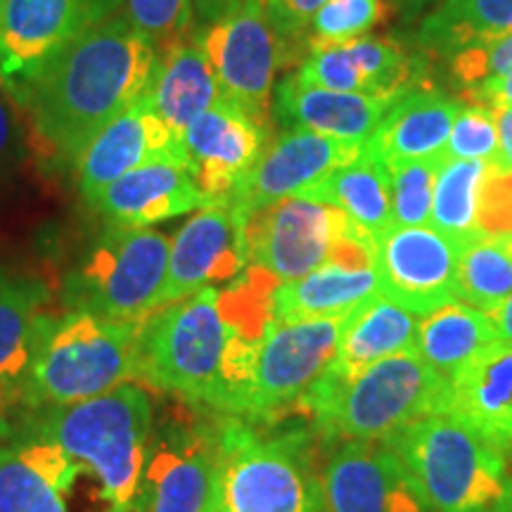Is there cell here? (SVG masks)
<instances>
[{
  "label": "cell",
  "instance_id": "cell-1",
  "mask_svg": "<svg viewBox=\"0 0 512 512\" xmlns=\"http://www.w3.org/2000/svg\"><path fill=\"white\" fill-rule=\"evenodd\" d=\"M157 50L126 17L102 19L12 88L53 162L76 164L86 145L145 93Z\"/></svg>",
  "mask_w": 512,
  "mask_h": 512
},
{
  "label": "cell",
  "instance_id": "cell-2",
  "mask_svg": "<svg viewBox=\"0 0 512 512\" xmlns=\"http://www.w3.org/2000/svg\"><path fill=\"white\" fill-rule=\"evenodd\" d=\"M259 342L242 335L221 309L219 287L152 311L140 323L138 377L192 406L233 415Z\"/></svg>",
  "mask_w": 512,
  "mask_h": 512
},
{
  "label": "cell",
  "instance_id": "cell-3",
  "mask_svg": "<svg viewBox=\"0 0 512 512\" xmlns=\"http://www.w3.org/2000/svg\"><path fill=\"white\" fill-rule=\"evenodd\" d=\"M448 380L418 351L382 358L354 377L325 368L297 411L325 441H384L418 418L446 411Z\"/></svg>",
  "mask_w": 512,
  "mask_h": 512
},
{
  "label": "cell",
  "instance_id": "cell-4",
  "mask_svg": "<svg viewBox=\"0 0 512 512\" xmlns=\"http://www.w3.org/2000/svg\"><path fill=\"white\" fill-rule=\"evenodd\" d=\"M306 427L216 420L219 512H328L318 448Z\"/></svg>",
  "mask_w": 512,
  "mask_h": 512
},
{
  "label": "cell",
  "instance_id": "cell-5",
  "mask_svg": "<svg viewBox=\"0 0 512 512\" xmlns=\"http://www.w3.org/2000/svg\"><path fill=\"white\" fill-rule=\"evenodd\" d=\"M382 444L408 470L427 512H494L512 489L505 451L453 413L418 418Z\"/></svg>",
  "mask_w": 512,
  "mask_h": 512
},
{
  "label": "cell",
  "instance_id": "cell-6",
  "mask_svg": "<svg viewBox=\"0 0 512 512\" xmlns=\"http://www.w3.org/2000/svg\"><path fill=\"white\" fill-rule=\"evenodd\" d=\"M29 434L53 441L102 479L121 510L136 512L152 434L150 394L136 382L72 406L31 411Z\"/></svg>",
  "mask_w": 512,
  "mask_h": 512
},
{
  "label": "cell",
  "instance_id": "cell-7",
  "mask_svg": "<svg viewBox=\"0 0 512 512\" xmlns=\"http://www.w3.org/2000/svg\"><path fill=\"white\" fill-rule=\"evenodd\" d=\"M140 323H112L88 311L55 316L24 375L19 403L29 411L72 406L138 377Z\"/></svg>",
  "mask_w": 512,
  "mask_h": 512
},
{
  "label": "cell",
  "instance_id": "cell-8",
  "mask_svg": "<svg viewBox=\"0 0 512 512\" xmlns=\"http://www.w3.org/2000/svg\"><path fill=\"white\" fill-rule=\"evenodd\" d=\"M171 240L155 228L110 223L64 285L69 311L112 323H143L157 311Z\"/></svg>",
  "mask_w": 512,
  "mask_h": 512
},
{
  "label": "cell",
  "instance_id": "cell-9",
  "mask_svg": "<svg viewBox=\"0 0 512 512\" xmlns=\"http://www.w3.org/2000/svg\"><path fill=\"white\" fill-rule=\"evenodd\" d=\"M349 313L311 320H275L256 347L245 389L230 418L278 422L297 411L335 358Z\"/></svg>",
  "mask_w": 512,
  "mask_h": 512
},
{
  "label": "cell",
  "instance_id": "cell-10",
  "mask_svg": "<svg viewBox=\"0 0 512 512\" xmlns=\"http://www.w3.org/2000/svg\"><path fill=\"white\" fill-rule=\"evenodd\" d=\"M0 512H126L102 479L53 441L22 432L0 444Z\"/></svg>",
  "mask_w": 512,
  "mask_h": 512
},
{
  "label": "cell",
  "instance_id": "cell-11",
  "mask_svg": "<svg viewBox=\"0 0 512 512\" xmlns=\"http://www.w3.org/2000/svg\"><path fill=\"white\" fill-rule=\"evenodd\" d=\"M136 512H219L216 422L178 415L152 427Z\"/></svg>",
  "mask_w": 512,
  "mask_h": 512
},
{
  "label": "cell",
  "instance_id": "cell-12",
  "mask_svg": "<svg viewBox=\"0 0 512 512\" xmlns=\"http://www.w3.org/2000/svg\"><path fill=\"white\" fill-rule=\"evenodd\" d=\"M195 43L207 55L223 98L268 126L275 72L285 62L264 0H249L219 22L204 24Z\"/></svg>",
  "mask_w": 512,
  "mask_h": 512
},
{
  "label": "cell",
  "instance_id": "cell-13",
  "mask_svg": "<svg viewBox=\"0 0 512 512\" xmlns=\"http://www.w3.org/2000/svg\"><path fill=\"white\" fill-rule=\"evenodd\" d=\"M351 221L332 204L287 197L245 219L247 264L266 268L280 283L304 278L328 264Z\"/></svg>",
  "mask_w": 512,
  "mask_h": 512
},
{
  "label": "cell",
  "instance_id": "cell-14",
  "mask_svg": "<svg viewBox=\"0 0 512 512\" xmlns=\"http://www.w3.org/2000/svg\"><path fill=\"white\" fill-rule=\"evenodd\" d=\"M460 245L427 226H392L375 238L380 294L413 316L456 302Z\"/></svg>",
  "mask_w": 512,
  "mask_h": 512
},
{
  "label": "cell",
  "instance_id": "cell-15",
  "mask_svg": "<svg viewBox=\"0 0 512 512\" xmlns=\"http://www.w3.org/2000/svg\"><path fill=\"white\" fill-rule=\"evenodd\" d=\"M121 0H5L0 19V79L12 91L102 19Z\"/></svg>",
  "mask_w": 512,
  "mask_h": 512
},
{
  "label": "cell",
  "instance_id": "cell-16",
  "mask_svg": "<svg viewBox=\"0 0 512 512\" xmlns=\"http://www.w3.org/2000/svg\"><path fill=\"white\" fill-rule=\"evenodd\" d=\"M366 150V143L323 136L306 128H287L273 143L266 145L252 169L242 176L230 195L233 207L242 219L268 204L299 197L316 188L337 169Z\"/></svg>",
  "mask_w": 512,
  "mask_h": 512
},
{
  "label": "cell",
  "instance_id": "cell-17",
  "mask_svg": "<svg viewBox=\"0 0 512 512\" xmlns=\"http://www.w3.org/2000/svg\"><path fill=\"white\" fill-rule=\"evenodd\" d=\"M247 266L245 219L230 202H211L197 209L171 238L169 271L157 309L204 287L230 283Z\"/></svg>",
  "mask_w": 512,
  "mask_h": 512
},
{
  "label": "cell",
  "instance_id": "cell-18",
  "mask_svg": "<svg viewBox=\"0 0 512 512\" xmlns=\"http://www.w3.org/2000/svg\"><path fill=\"white\" fill-rule=\"evenodd\" d=\"M266 128L226 98L188 126L181 155L209 204L230 200L235 185L266 150Z\"/></svg>",
  "mask_w": 512,
  "mask_h": 512
},
{
  "label": "cell",
  "instance_id": "cell-19",
  "mask_svg": "<svg viewBox=\"0 0 512 512\" xmlns=\"http://www.w3.org/2000/svg\"><path fill=\"white\" fill-rule=\"evenodd\" d=\"M328 512H427L411 475L392 448L344 441L323 470Z\"/></svg>",
  "mask_w": 512,
  "mask_h": 512
},
{
  "label": "cell",
  "instance_id": "cell-20",
  "mask_svg": "<svg viewBox=\"0 0 512 512\" xmlns=\"http://www.w3.org/2000/svg\"><path fill=\"white\" fill-rule=\"evenodd\" d=\"M162 155H181V147L143 93L102 128L76 159L74 169L81 197L93 207L102 192L121 176Z\"/></svg>",
  "mask_w": 512,
  "mask_h": 512
},
{
  "label": "cell",
  "instance_id": "cell-21",
  "mask_svg": "<svg viewBox=\"0 0 512 512\" xmlns=\"http://www.w3.org/2000/svg\"><path fill=\"white\" fill-rule=\"evenodd\" d=\"M207 204L209 200L192 178L183 157L162 155L112 183L93 202V209L110 223L152 228L155 223L176 219Z\"/></svg>",
  "mask_w": 512,
  "mask_h": 512
},
{
  "label": "cell",
  "instance_id": "cell-22",
  "mask_svg": "<svg viewBox=\"0 0 512 512\" xmlns=\"http://www.w3.org/2000/svg\"><path fill=\"white\" fill-rule=\"evenodd\" d=\"M396 100L328 91L290 74L275 88L271 110L287 128H306L323 136L366 143Z\"/></svg>",
  "mask_w": 512,
  "mask_h": 512
},
{
  "label": "cell",
  "instance_id": "cell-23",
  "mask_svg": "<svg viewBox=\"0 0 512 512\" xmlns=\"http://www.w3.org/2000/svg\"><path fill=\"white\" fill-rule=\"evenodd\" d=\"M48 299V287L38 278L0 268V413L19 403L24 375L53 323Z\"/></svg>",
  "mask_w": 512,
  "mask_h": 512
},
{
  "label": "cell",
  "instance_id": "cell-24",
  "mask_svg": "<svg viewBox=\"0 0 512 512\" xmlns=\"http://www.w3.org/2000/svg\"><path fill=\"white\" fill-rule=\"evenodd\" d=\"M460 107L463 102L418 83L389 107L380 126L366 140L368 150L387 166L408 159L444 157V147Z\"/></svg>",
  "mask_w": 512,
  "mask_h": 512
},
{
  "label": "cell",
  "instance_id": "cell-25",
  "mask_svg": "<svg viewBox=\"0 0 512 512\" xmlns=\"http://www.w3.org/2000/svg\"><path fill=\"white\" fill-rule=\"evenodd\" d=\"M145 95L178 147L192 121L223 100L207 55L183 38L159 48Z\"/></svg>",
  "mask_w": 512,
  "mask_h": 512
},
{
  "label": "cell",
  "instance_id": "cell-26",
  "mask_svg": "<svg viewBox=\"0 0 512 512\" xmlns=\"http://www.w3.org/2000/svg\"><path fill=\"white\" fill-rule=\"evenodd\" d=\"M446 413L458 415L472 430L512 448V347H498L472 358L448 380Z\"/></svg>",
  "mask_w": 512,
  "mask_h": 512
},
{
  "label": "cell",
  "instance_id": "cell-27",
  "mask_svg": "<svg viewBox=\"0 0 512 512\" xmlns=\"http://www.w3.org/2000/svg\"><path fill=\"white\" fill-rule=\"evenodd\" d=\"M418 325L411 311L401 309L377 292L349 311L328 370L339 377H354L382 358L418 351Z\"/></svg>",
  "mask_w": 512,
  "mask_h": 512
},
{
  "label": "cell",
  "instance_id": "cell-28",
  "mask_svg": "<svg viewBox=\"0 0 512 512\" xmlns=\"http://www.w3.org/2000/svg\"><path fill=\"white\" fill-rule=\"evenodd\" d=\"M380 292L375 268L323 264L304 278L280 283L273 294L275 320L330 318L354 311Z\"/></svg>",
  "mask_w": 512,
  "mask_h": 512
},
{
  "label": "cell",
  "instance_id": "cell-29",
  "mask_svg": "<svg viewBox=\"0 0 512 512\" xmlns=\"http://www.w3.org/2000/svg\"><path fill=\"white\" fill-rule=\"evenodd\" d=\"M299 197L342 209L358 228H363L373 238L394 226L389 166L375 152H370L368 145L354 162L337 169L323 183Z\"/></svg>",
  "mask_w": 512,
  "mask_h": 512
},
{
  "label": "cell",
  "instance_id": "cell-30",
  "mask_svg": "<svg viewBox=\"0 0 512 512\" xmlns=\"http://www.w3.org/2000/svg\"><path fill=\"white\" fill-rule=\"evenodd\" d=\"M498 337L484 311L451 302L441 306L418 325L415 349L432 370L451 380L460 368L484 351L498 347Z\"/></svg>",
  "mask_w": 512,
  "mask_h": 512
},
{
  "label": "cell",
  "instance_id": "cell-31",
  "mask_svg": "<svg viewBox=\"0 0 512 512\" xmlns=\"http://www.w3.org/2000/svg\"><path fill=\"white\" fill-rule=\"evenodd\" d=\"M512 31V0H441L422 22L420 46L430 55L453 57L463 48Z\"/></svg>",
  "mask_w": 512,
  "mask_h": 512
},
{
  "label": "cell",
  "instance_id": "cell-32",
  "mask_svg": "<svg viewBox=\"0 0 512 512\" xmlns=\"http://www.w3.org/2000/svg\"><path fill=\"white\" fill-rule=\"evenodd\" d=\"M491 164L479 159H446L439 166L437 183L432 195L430 228L439 230L456 245L475 240L482 235L477 223L479 188Z\"/></svg>",
  "mask_w": 512,
  "mask_h": 512
},
{
  "label": "cell",
  "instance_id": "cell-33",
  "mask_svg": "<svg viewBox=\"0 0 512 512\" xmlns=\"http://www.w3.org/2000/svg\"><path fill=\"white\" fill-rule=\"evenodd\" d=\"M512 294V242L479 235L460 245L456 299L479 311H494Z\"/></svg>",
  "mask_w": 512,
  "mask_h": 512
},
{
  "label": "cell",
  "instance_id": "cell-34",
  "mask_svg": "<svg viewBox=\"0 0 512 512\" xmlns=\"http://www.w3.org/2000/svg\"><path fill=\"white\" fill-rule=\"evenodd\" d=\"M347 48L366 83V95L396 100L420 83L413 57L394 38L363 36L349 41Z\"/></svg>",
  "mask_w": 512,
  "mask_h": 512
},
{
  "label": "cell",
  "instance_id": "cell-35",
  "mask_svg": "<svg viewBox=\"0 0 512 512\" xmlns=\"http://www.w3.org/2000/svg\"><path fill=\"white\" fill-rule=\"evenodd\" d=\"M392 10L389 0H328L306 31V48L311 53L368 36Z\"/></svg>",
  "mask_w": 512,
  "mask_h": 512
},
{
  "label": "cell",
  "instance_id": "cell-36",
  "mask_svg": "<svg viewBox=\"0 0 512 512\" xmlns=\"http://www.w3.org/2000/svg\"><path fill=\"white\" fill-rule=\"evenodd\" d=\"M444 157L389 164L394 226H430L432 195Z\"/></svg>",
  "mask_w": 512,
  "mask_h": 512
},
{
  "label": "cell",
  "instance_id": "cell-37",
  "mask_svg": "<svg viewBox=\"0 0 512 512\" xmlns=\"http://www.w3.org/2000/svg\"><path fill=\"white\" fill-rule=\"evenodd\" d=\"M446 159H479L501 166V140L491 107L465 102L453 121L451 136L444 147Z\"/></svg>",
  "mask_w": 512,
  "mask_h": 512
},
{
  "label": "cell",
  "instance_id": "cell-38",
  "mask_svg": "<svg viewBox=\"0 0 512 512\" xmlns=\"http://www.w3.org/2000/svg\"><path fill=\"white\" fill-rule=\"evenodd\" d=\"M126 19L145 41L162 48L181 41L192 22V0H124Z\"/></svg>",
  "mask_w": 512,
  "mask_h": 512
},
{
  "label": "cell",
  "instance_id": "cell-39",
  "mask_svg": "<svg viewBox=\"0 0 512 512\" xmlns=\"http://www.w3.org/2000/svg\"><path fill=\"white\" fill-rule=\"evenodd\" d=\"M451 74L463 88L477 86L486 79L512 74V31L491 41L475 43L448 57Z\"/></svg>",
  "mask_w": 512,
  "mask_h": 512
},
{
  "label": "cell",
  "instance_id": "cell-40",
  "mask_svg": "<svg viewBox=\"0 0 512 512\" xmlns=\"http://www.w3.org/2000/svg\"><path fill=\"white\" fill-rule=\"evenodd\" d=\"M477 223L482 235L512 238V171L489 166L479 188Z\"/></svg>",
  "mask_w": 512,
  "mask_h": 512
},
{
  "label": "cell",
  "instance_id": "cell-41",
  "mask_svg": "<svg viewBox=\"0 0 512 512\" xmlns=\"http://www.w3.org/2000/svg\"><path fill=\"white\" fill-rule=\"evenodd\" d=\"M328 0H264L266 17L283 46V62L287 46H302V38L309 31L313 17Z\"/></svg>",
  "mask_w": 512,
  "mask_h": 512
},
{
  "label": "cell",
  "instance_id": "cell-42",
  "mask_svg": "<svg viewBox=\"0 0 512 512\" xmlns=\"http://www.w3.org/2000/svg\"><path fill=\"white\" fill-rule=\"evenodd\" d=\"M463 98L486 107H512V74L486 79L477 86L465 88Z\"/></svg>",
  "mask_w": 512,
  "mask_h": 512
},
{
  "label": "cell",
  "instance_id": "cell-43",
  "mask_svg": "<svg viewBox=\"0 0 512 512\" xmlns=\"http://www.w3.org/2000/svg\"><path fill=\"white\" fill-rule=\"evenodd\" d=\"M501 140V169L512 171V107H491Z\"/></svg>",
  "mask_w": 512,
  "mask_h": 512
},
{
  "label": "cell",
  "instance_id": "cell-44",
  "mask_svg": "<svg viewBox=\"0 0 512 512\" xmlns=\"http://www.w3.org/2000/svg\"><path fill=\"white\" fill-rule=\"evenodd\" d=\"M245 3H249V0H192V5H195V12L202 24L219 22V19L230 15V12L238 10L240 5Z\"/></svg>",
  "mask_w": 512,
  "mask_h": 512
},
{
  "label": "cell",
  "instance_id": "cell-45",
  "mask_svg": "<svg viewBox=\"0 0 512 512\" xmlns=\"http://www.w3.org/2000/svg\"><path fill=\"white\" fill-rule=\"evenodd\" d=\"M486 316H489L491 325H494L498 342L503 347H512V294L503 304H498L494 311H486Z\"/></svg>",
  "mask_w": 512,
  "mask_h": 512
},
{
  "label": "cell",
  "instance_id": "cell-46",
  "mask_svg": "<svg viewBox=\"0 0 512 512\" xmlns=\"http://www.w3.org/2000/svg\"><path fill=\"white\" fill-rule=\"evenodd\" d=\"M12 131H15V126H12L10 110L8 105H5L3 95H0V155L8 152V147L12 143Z\"/></svg>",
  "mask_w": 512,
  "mask_h": 512
},
{
  "label": "cell",
  "instance_id": "cell-47",
  "mask_svg": "<svg viewBox=\"0 0 512 512\" xmlns=\"http://www.w3.org/2000/svg\"><path fill=\"white\" fill-rule=\"evenodd\" d=\"M389 3H392V8H399L401 12H406V15H415V12L427 8V5L434 3V0H389Z\"/></svg>",
  "mask_w": 512,
  "mask_h": 512
},
{
  "label": "cell",
  "instance_id": "cell-48",
  "mask_svg": "<svg viewBox=\"0 0 512 512\" xmlns=\"http://www.w3.org/2000/svg\"><path fill=\"white\" fill-rule=\"evenodd\" d=\"M494 512H512V489H510L508 498H505V501H503L501 505H498V508H496Z\"/></svg>",
  "mask_w": 512,
  "mask_h": 512
},
{
  "label": "cell",
  "instance_id": "cell-49",
  "mask_svg": "<svg viewBox=\"0 0 512 512\" xmlns=\"http://www.w3.org/2000/svg\"><path fill=\"white\" fill-rule=\"evenodd\" d=\"M3 8H5V0H0V19H3ZM0 86H3V79H0Z\"/></svg>",
  "mask_w": 512,
  "mask_h": 512
},
{
  "label": "cell",
  "instance_id": "cell-50",
  "mask_svg": "<svg viewBox=\"0 0 512 512\" xmlns=\"http://www.w3.org/2000/svg\"><path fill=\"white\" fill-rule=\"evenodd\" d=\"M510 242H512V238H510Z\"/></svg>",
  "mask_w": 512,
  "mask_h": 512
}]
</instances>
